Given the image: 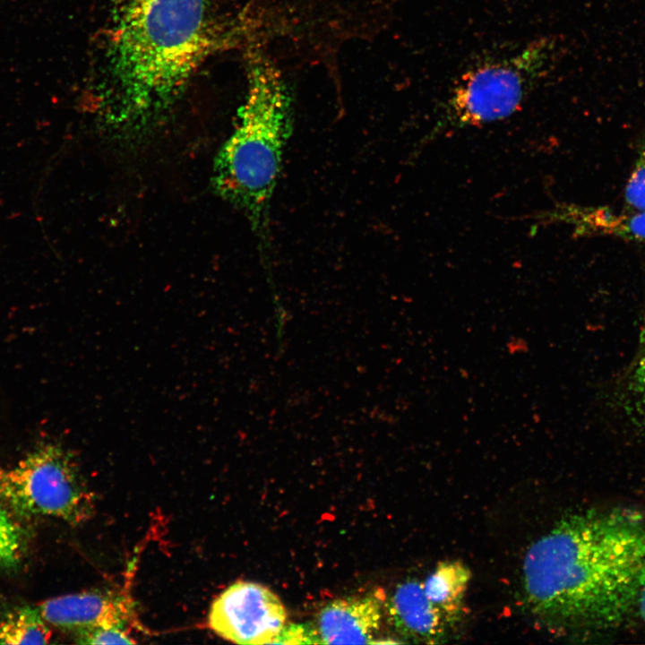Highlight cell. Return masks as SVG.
<instances>
[{
  "instance_id": "cell-10",
  "label": "cell",
  "mask_w": 645,
  "mask_h": 645,
  "mask_svg": "<svg viewBox=\"0 0 645 645\" xmlns=\"http://www.w3.org/2000/svg\"><path fill=\"white\" fill-rule=\"evenodd\" d=\"M387 609L398 631L421 641H436L444 635L449 624L426 597L423 582L417 580L400 583L387 603Z\"/></svg>"
},
{
  "instance_id": "cell-6",
  "label": "cell",
  "mask_w": 645,
  "mask_h": 645,
  "mask_svg": "<svg viewBox=\"0 0 645 645\" xmlns=\"http://www.w3.org/2000/svg\"><path fill=\"white\" fill-rule=\"evenodd\" d=\"M280 598L256 582L237 581L212 602L208 623L221 638L237 644H271L287 621Z\"/></svg>"
},
{
  "instance_id": "cell-1",
  "label": "cell",
  "mask_w": 645,
  "mask_h": 645,
  "mask_svg": "<svg viewBox=\"0 0 645 645\" xmlns=\"http://www.w3.org/2000/svg\"><path fill=\"white\" fill-rule=\"evenodd\" d=\"M522 566L524 596L538 616L615 625L645 582V518L626 509L566 516L532 544Z\"/></svg>"
},
{
  "instance_id": "cell-8",
  "label": "cell",
  "mask_w": 645,
  "mask_h": 645,
  "mask_svg": "<svg viewBox=\"0 0 645 645\" xmlns=\"http://www.w3.org/2000/svg\"><path fill=\"white\" fill-rule=\"evenodd\" d=\"M383 619L379 595L337 598L324 605L314 624L322 644H372Z\"/></svg>"
},
{
  "instance_id": "cell-5",
  "label": "cell",
  "mask_w": 645,
  "mask_h": 645,
  "mask_svg": "<svg viewBox=\"0 0 645 645\" xmlns=\"http://www.w3.org/2000/svg\"><path fill=\"white\" fill-rule=\"evenodd\" d=\"M0 498L23 516H51L72 524L92 515L94 495L73 456L48 444L0 469Z\"/></svg>"
},
{
  "instance_id": "cell-17",
  "label": "cell",
  "mask_w": 645,
  "mask_h": 645,
  "mask_svg": "<svg viewBox=\"0 0 645 645\" xmlns=\"http://www.w3.org/2000/svg\"><path fill=\"white\" fill-rule=\"evenodd\" d=\"M632 379L634 396L645 412V355L640 358L635 366Z\"/></svg>"
},
{
  "instance_id": "cell-12",
  "label": "cell",
  "mask_w": 645,
  "mask_h": 645,
  "mask_svg": "<svg viewBox=\"0 0 645 645\" xmlns=\"http://www.w3.org/2000/svg\"><path fill=\"white\" fill-rule=\"evenodd\" d=\"M39 607L20 606L0 621L1 644H47L51 632Z\"/></svg>"
},
{
  "instance_id": "cell-13",
  "label": "cell",
  "mask_w": 645,
  "mask_h": 645,
  "mask_svg": "<svg viewBox=\"0 0 645 645\" xmlns=\"http://www.w3.org/2000/svg\"><path fill=\"white\" fill-rule=\"evenodd\" d=\"M19 528L0 505V567H13L19 562L22 538Z\"/></svg>"
},
{
  "instance_id": "cell-4",
  "label": "cell",
  "mask_w": 645,
  "mask_h": 645,
  "mask_svg": "<svg viewBox=\"0 0 645 645\" xmlns=\"http://www.w3.org/2000/svg\"><path fill=\"white\" fill-rule=\"evenodd\" d=\"M558 50L556 40L546 36L471 64L454 82L437 128L479 126L512 116L552 72Z\"/></svg>"
},
{
  "instance_id": "cell-2",
  "label": "cell",
  "mask_w": 645,
  "mask_h": 645,
  "mask_svg": "<svg viewBox=\"0 0 645 645\" xmlns=\"http://www.w3.org/2000/svg\"><path fill=\"white\" fill-rule=\"evenodd\" d=\"M107 38L100 114L129 128L165 114L219 43L208 0H118Z\"/></svg>"
},
{
  "instance_id": "cell-9",
  "label": "cell",
  "mask_w": 645,
  "mask_h": 645,
  "mask_svg": "<svg viewBox=\"0 0 645 645\" xmlns=\"http://www.w3.org/2000/svg\"><path fill=\"white\" fill-rule=\"evenodd\" d=\"M543 221L571 226L575 236H602L645 243V211H616L605 206L563 204L541 215Z\"/></svg>"
},
{
  "instance_id": "cell-7",
  "label": "cell",
  "mask_w": 645,
  "mask_h": 645,
  "mask_svg": "<svg viewBox=\"0 0 645 645\" xmlns=\"http://www.w3.org/2000/svg\"><path fill=\"white\" fill-rule=\"evenodd\" d=\"M47 623L75 633L99 626H125L133 618V603L126 595L90 590L56 597L39 606Z\"/></svg>"
},
{
  "instance_id": "cell-15",
  "label": "cell",
  "mask_w": 645,
  "mask_h": 645,
  "mask_svg": "<svg viewBox=\"0 0 645 645\" xmlns=\"http://www.w3.org/2000/svg\"><path fill=\"white\" fill-rule=\"evenodd\" d=\"M81 644H133L125 626H99L76 633Z\"/></svg>"
},
{
  "instance_id": "cell-16",
  "label": "cell",
  "mask_w": 645,
  "mask_h": 645,
  "mask_svg": "<svg viewBox=\"0 0 645 645\" xmlns=\"http://www.w3.org/2000/svg\"><path fill=\"white\" fill-rule=\"evenodd\" d=\"M271 644H322L314 624H291L286 625Z\"/></svg>"
},
{
  "instance_id": "cell-3",
  "label": "cell",
  "mask_w": 645,
  "mask_h": 645,
  "mask_svg": "<svg viewBox=\"0 0 645 645\" xmlns=\"http://www.w3.org/2000/svg\"><path fill=\"white\" fill-rule=\"evenodd\" d=\"M290 100L274 65L251 52L245 99L213 168L215 192L245 216L265 262L271 252V199L292 133Z\"/></svg>"
},
{
  "instance_id": "cell-14",
  "label": "cell",
  "mask_w": 645,
  "mask_h": 645,
  "mask_svg": "<svg viewBox=\"0 0 645 645\" xmlns=\"http://www.w3.org/2000/svg\"><path fill=\"white\" fill-rule=\"evenodd\" d=\"M624 202L629 211H645V144L626 182Z\"/></svg>"
},
{
  "instance_id": "cell-11",
  "label": "cell",
  "mask_w": 645,
  "mask_h": 645,
  "mask_svg": "<svg viewBox=\"0 0 645 645\" xmlns=\"http://www.w3.org/2000/svg\"><path fill=\"white\" fill-rule=\"evenodd\" d=\"M470 578L469 569L461 562L444 561L423 582L426 597L449 624L459 615Z\"/></svg>"
},
{
  "instance_id": "cell-18",
  "label": "cell",
  "mask_w": 645,
  "mask_h": 645,
  "mask_svg": "<svg viewBox=\"0 0 645 645\" xmlns=\"http://www.w3.org/2000/svg\"><path fill=\"white\" fill-rule=\"evenodd\" d=\"M637 605L639 606L641 618L645 624V582L641 589Z\"/></svg>"
}]
</instances>
